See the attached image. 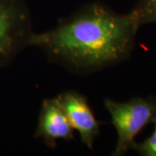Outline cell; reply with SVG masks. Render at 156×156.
Wrapping results in <instances>:
<instances>
[{
  "mask_svg": "<svg viewBox=\"0 0 156 156\" xmlns=\"http://www.w3.org/2000/svg\"><path fill=\"white\" fill-rule=\"evenodd\" d=\"M130 11L140 26L156 23V0H137Z\"/></svg>",
  "mask_w": 156,
  "mask_h": 156,
  "instance_id": "cell-6",
  "label": "cell"
},
{
  "mask_svg": "<svg viewBox=\"0 0 156 156\" xmlns=\"http://www.w3.org/2000/svg\"><path fill=\"white\" fill-rule=\"evenodd\" d=\"M56 97L82 143L89 149H93L96 138L100 135L101 122L95 117L87 96L69 89Z\"/></svg>",
  "mask_w": 156,
  "mask_h": 156,
  "instance_id": "cell-4",
  "label": "cell"
},
{
  "mask_svg": "<svg viewBox=\"0 0 156 156\" xmlns=\"http://www.w3.org/2000/svg\"><path fill=\"white\" fill-rule=\"evenodd\" d=\"M33 33L27 0H0V69L30 47Z\"/></svg>",
  "mask_w": 156,
  "mask_h": 156,
  "instance_id": "cell-3",
  "label": "cell"
},
{
  "mask_svg": "<svg viewBox=\"0 0 156 156\" xmlns=\"http://www.w3.org/2000/svg\"><path fill=\"white\" fill-rule=\"evenodd\" d=\"M104 107L117 134L113 156H123L133 150L137 135L156 121V95L137 96L126 101L106 98Z\"/></svg>",
  "mask_w": 156,
  "mask_h": 156,
  "instance_id": "cell-2",
  "label": "cell"
},
{
  "mask_svg": "<svg viewBox=\"0 0 156 156\" xmlns=\"http://www.w3.org/2000/svg\"><path fill=\"white\" fill-rule=\"evenodd\" d=\"M74 128L56 97L44 99L37 117L34 137L40 139L50 148H56L58 140L75 139Z\"/></svg>",
  "mask_w": 156,
  "mask_h": 156,
  "instance_id": "cell-5",
  "label": "cell"
},
{
  "mask_svg": "<svg viewBox=\"0 0 156 156\" xmlns=\"http://www.w3.org/2000/svg\"><path fill=\"white\" fill-rule=\"evenodd\" d=\"M154 124L153 133L140 142H135L133 147L139 155L156 156V121Z\"/></svg>",
  "mask_w": 156,
  "mask_h": 156,
  "instance_id": "cell-7",
  "label": "cell"
},
{
  "mask_svg": "<svg viewBox=\"0 0 156 156\" xmlns=\"http://www.w3.org/2000/svg\"><path fill=\"white\" fill-rule=\"evenodd\" d=\"M140 25L131 11L119 13L99 1L87 3L44 32H34L30 47L51 63L86 76L128 60Z\"/></svg>",
  "mask_w": 156,
  "mask_h": 156,
  "instance_id": "cell-1",
  "label": "cell"
}]
</instances>
